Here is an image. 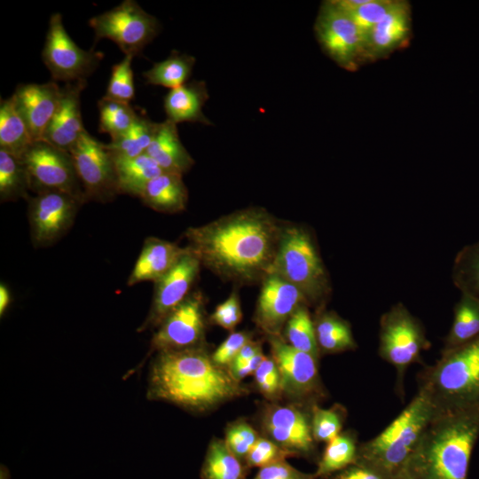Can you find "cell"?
Returning a JSON list of instances; mask_svg holds the SVG:
<instances>
[{"label":"cell","instance_id":"cell-1","mask_svg":"<svg viewBox=\"0 0 479 479\" xmlns=\"http://www.w3.org/2000/svg\"><path fill=\"white\" fill-rule=\"evenodd\" d=\"M282 227L267 210L246 208L188 228L186 247L224 280L255 284L271 272Z\"/></svg>","mask_w":479,"mask_h":479},{"label":"cell","instance_id":"cell-2","mask_svg":"<svg viewBox=\"0 0 479 479\" xmlns=\"http://www.w3.org/2000/svg\"><path fill=\"white\" fill-rule=\"evenodd\" d=\"M150 395L184 407L205 411L247 393L202 348L161 351L150 373Z\"/></svg>","mask_w":479,"mask_h":479},{"label":"cell","instance_id":"cell-3","mask_svg":"<svg viewBox=\"0 0 479 479\" xmlns=\"http://www.w3.org/2000/svg\"><path fill=\"white\" fill-rule=\"evenodd\" d=\"M479 437V406L437 408L405 472L412 479H467Z\"/></svg>","mask_w":479,"mask_h":479},{"label":"cell","instance_id":"cell-4","mask_svg":"<svg viewBox=\"0 0 479 479\" xmlns=\"http://www.w3.org/2000/svg\"><path fill=\"white\" fill-rule=\"evenodd\" d=\"M436 412L428 391L419 390L406 407L379 435L359 444L356 461L371 465L392 476L406 467Z\"/></svg>","mask_w":479,"mask_h":479},{"label":"cell","instance_id":"cell-5","mask_svg":"<svg viewBox=\"0 0 479 479\" xmlns=\"http://www.w3.org/2000/svg\"><path fill=\"white\" fill-rule=\"evenodd\" d=\"M298 288L309 306L322 310L331 283L311 232L299 224H283L271 270Z\"/></svg>","mask_w":479,"mask_h":479},{"label":"cell","instance_id":"cell-6","mask_svg":"<svg viewBox=\"0 0 479 479\" xmlns=\"http://www.w3.org/2000/svg\"><path fill=\"white\" fill-rule=\"evenodd\" d=\"M420 387L436 407L479 406V335L449 350H442L437 362L424 370Z\"/></svg>","mask_w":479,"mask_h":479},{"label":"cell","instance_id":"cell-7","mask_svg":"<svg viewBox=\"0 0 479 479\" xmlns=\"http://www.w3.org/2000/svg\"><path fill=\"white\" fill-rule=\"evenodd\" d=\"M428 347L422 324L403 303L394 304L381 316L378 352L396 369V384L401 395L407 368L420 362L421 352Z\"/></svg>","mask_w":479,"mask_h":479},{"label":"cell","instance_id":"cell-8","mask_svg":"<svg viewBox=\"0 0 479 479\" xmlns=\"http://www.w3.org/2000/svg\"><path fill=\"white\" fill-rule=\"evenodd\" d=\"M95 33V42L109 39L125 55H141L144 48L160 33L156 17L147 13L134 0H124L119 5L89 20Z\"/></svg>","mask_w":479,"mask_h":479},{"label":"cell","instance_id":"cell-9","mask_svg":"<svg viewBox=\"0 0 479 479\" xmlns=\"http://www.w3.org/2000/svg\"><path fill=\"white\" fill-rule=\"evenodd\" d=\"M314 31L323 51L340 67L353 72L365 63L363 35L350 16L330 0L321 4Z\"/></svg>","mask_w":479,"mask_h":479},{"label":"cell","instance_id":"cell-10","mask_svg":"<svg viewBox=\"0 0 479 479\" xmlns=\"http://www.w3.org/2000/svg\"><path fill=\"white\" fill-rule=\"evenodd\" d=\"M104 54L80 48L67 33L62 15L53 13L42 51V59L54 81L67 82L87 80L98 67Z\"/></svg>","mask_w":479,"mask_h":479},{"label":"cell","instance_id":"cell-11","mask_svg":"<svg viewBox=\"0 0 479 479\" xmlns=\"http://www.w3.org/2000/svg\"><path fill=\"white\" fill-rule=\"evenodd\" d=\"M21 161L35 193L59 191L84 200L70 153L39 140L32 143Z\"/></svg>","mask_w":479,"mask_h":479},{"label":"cell","instance_id":"cell-12","mask_svg":"<svg viewBox=\"0 0 479 479\" xmlns=\"http://www.w3.org/2000/svg\"><path fill=\"white\" fill-rule=\"evenodd\" d=\"M86 201H111L120 194L113 156L87 130L70 150Z\"/></svg>","mask_w":479,"mask_h":479},{"label":"cell","instance_id":"cell-13","mask_svg":"<svg viewBox=\"0 0 479 479\" xmlns=\"http://www.w3.org/2000/svg\"><path fill=\"white\" fill-rule=\"evenodd\" d=\"M27 216L31 241L36 247L53 245L72 227L84 200L59 191L29 196Z\"/></svg>","mask_w":479,"mask_h":479},{"label":"cell","instance_id":"cell-14","mask_svg":"<svg viewBox=\"0 0 479 479\" xmlns=\"http://www.w3.org/2000/svg\"><path fill=\"white\" fill-rule=\"evenodd\" d=\"M271 357L280 375L282 394L292 400L310 404L324 396L318 361L296 349L281 336H269Z\"/></svg>","mask_w":479,"mask_h":479},{"label":"cell","instance_id":"cell-15","mask_svg":"<svg viewBox=\"0 0 479 479\" xmlns=\"http://www.w3.org/2000/svg\"><path fill=\"white\" fill-rule=\"evenodd\" d=\"M205 331L204 302L193 292L160 325L152 339V349L179 350L199 347Z\"/></svg>","mask_w":479,"mask_h":479},{"label":"cell","instance_id":"cell-16","mask_svg":"<svg viewBox=\"0 0 479 479\" xmlns=\"http://www.w3.org/2000/svg\"><path fill=\"white\" fill-rule=\"evenodd\" d=\"M199 258L186 247L175 265L154 282V292L149 314L142 329L156 327L190 294L200 272Z\"/></svg>","mask_w":479,"mask_h":479},{"label":"cell","instance_id":"cell-17","mask_svg":"<svg viewBox=\"0 0 479 479\" xmlns=\"http://www.w3.org/2000/svg\"><path fill=\"white\" fill-rule=\"evenodd\" d=\"M307 302L294 285L271 273L262 281L254 321L267 337L280 333L294 312ZM309 306V305H308Z\"/></svg>","mask_w":479,"mask_h":479},{"label":"cell","instance_id":"cell-18","mask_svg":"<svg viewBox=\"0 0 479 479\" xmlns=\"http://www.w3.org/2000/svg\"><path fill=\"white\" fill-rule=\"evenodd\" d=\"M310 411L295 405H271L263 415V427L271 440L292 454H310L316 443Z\"/></svg>","mask_w":479,"mask_h":479},{"label":"cell","instance_id":"cell-19","mask_svg":"<svg viewBox=\"0 0 479 479\" xmlns=\"http://www.w3.org/2000/svg\"><path fill=\"white\" fill-rule=\"evenodd\" d=\"M12 97L33 140H42L59 106L61 88L55 81L21 83L16 87Z\"/></svg>","mask_w":479,"mask_h":479},{"label":"cell","instance_id":"cell-20","mask_svg":"<svg viewBox=\"0 0 479 479\" xmlns=\"http://www.w3.org/2000/svg\"><path fill=\"white\" fill-rule=\"evenodd\" d=\"M86 85L87 80H80L67 82L61 88L59 106L42 140L70 152L86 131L81 113V93Z\"/></svg>","mask_w":479,"mask_h":479},{"label":"cell","instance_id":"cell-21","mask_svg":"<svg viewBox=\"0 0 479 479\" xmlns=\"http://www.w3.org/2000/svg\"><path fill=\"white\" fill-rule=\"evenodd\" d=\"M412 34L411 5L395 0L387 14L373 28L365 40L364 62L388 57L408 44Z\"/></svg>","mask_w":479,"mask_h":479},{"label":"cell","instance_id":"cell-22","mask_svg":"<svg viewBox=\"0 0 479 479\" xmlns=\"http://www.w3.org/2000/svg\"><path fill=\"white\" fill-rule=\"evenodd\" d=\"M186 247L156 237L146 238L130 274L127 284L156 282L165 275L185 252Z\"/></svg>","mask_w":479,"mask_h":479},{"label":"cell","instance_id":"cell-23","mask_svg":"<svg viewBox=\"0 0 479 479\" xmlns=\"http://www.w3.org/2000/svg\"><path fill=\"white\" fill-rule=\"evenodd\" d=\"M145 153L164 172L184 175L194 164V160L182 144L177 124L166 119L157 123L155 132Z\"/></svg>","mask_w":479,"mask_h":479},{"label":"cell","instance_id":"cell-24","mask_svg":"<svg viewBox=\"0 0 479 479\" xmlns=\"http://www.w3.org/2000/svg\"><path fill=\"white\" fill-rule=\"evenodd\" d=\"M209 95L204 81H192L169 90L164 98V110L167 119L179 122H199L212 125L203 114V106Z\"/></svg>","mask_w":479,"mask_h":479},{"label":"cell","instance_id":"cell-25","mask_svg":"<svg viewBox=\"0 0 479 479\" xmlns=\"http://www.w3.org/2000/svg\"><path fill=\"white\" fill-rule=\"evenodd\" d=\"M139 198L155 211L174 214L185 210L188 190L182 175L162 172L146 184Z\"/></svg>","mask_w":479,"mask_h":479},{"label":"cell","instance_id":"cell-26","mask_svg":"<svg viewBox=\"0 0 479 479\" xmlns=\"http://www.w3.org/2000/svg\"><path fill=\"white\" fill-rule=\"evenodd\" d=\"M314 321L320 354H334L357 349L350 324L334 311L317 310Z\"/></svg>","mask_w":479,"mask_h":479},{"label":"cell","instance_id":"cell-27","mask_svg":"<svg viewBox=\"0 0 479 479\" xmlns=\"http://www.w3.org/2000/svg\"><path fill=\"white\" fill-rule=\"evenodd\" d=\"M113 159L120 194L139 198L146 184L164 172L146 153L132 158L113 156Z\"/></svg>","mask_w":479,"mask_h":479},{"label":"cell","instance_id":"cell-28","mask_svg":"<svg viewBox=\"0 0 479 479\" xmlns=\"http://www.w3.org/2000/svg\"><path fill=\"white\" fill-rule=\"evenodd\" d=\"M33 142L28 128L17 110L12 97L1 98L0 149L21 160Z\"/></svg>","mask_w":479,"mask_h":479},{"label":"cell","instance_id":"cell-29","mask_svg":"<svg viewBox=\"0 0 479 479\" xmlns=\"http://www.w3.org/2000/svg\"><path fill=\"white\" fill-rule=\"evenodd\" d=\"M195 62L193 56L173 50L167 59L153 63L143 76L147 84L172 90L187 82Z\"/></svg>","mask_w":479,"mask_h":479},{"label":"cell","instance_id":"cell-30","mask_svg":"<svg viewBox=\"0 0 479 479\" xmlns=\"http://www.w3.org/2000/svg\"><path fill=\"white\" fill-rule=\"evenodd\" d=\"M479 335V301L461 294L454 307L453 320L442 350L465 344Z\"/></svg>","mask_w":479,"mask_h":479},{"label":"cell","instance_id":"cell-31","mask_svg":"<svg viewBox=\"0 0 479 479\" xmlns=\"http://www.w3.org/2000/svg\"><path fill=\"white\" fill-rule=\"evenodd\" d=\"M358 444L357 435L352 430L343 431L326 443L318 462L316 477L326 476L342 471L356 462Z\"/></svg>","mask_w":479,"mask_h":479},{"label":"cell","instance_id":"cell-32","mask_svg":"<svg viewBox=\"0 0 479 479\" xmlns=\"http://www.w3.org/2000/svg\"><path fill=\"white\" fill-rule=\"evenodd\" d=\"M157 122L138 114L131 127L117 139L104 144L114 157L132 158L145 153L153 137Z\"/></svg>","mask_w":479,"mask_h":479},{"label":"cell","instance_id":"cell-33","mask_svg":"<svg viewBox=\"0 0 479 479\" xmlns=\"http://www.w3.org/2000/svg\"><path fill=\"white\" fill-rule=\"evenodd\" d=\"M202 479H246L240 459L226 445L224 440L210 443L201 469Z\"/></svg>","mask_w":479,"mask_h":479},{"label":"cell","instance_id":"cell-34","mask_svg":"<svg viewBox=\"0 0 479 479\" xmlns=\"http://www.w3.org/2000/svg\"><path fill=\"white\" fill-rule=\"evenodd\" d=\"M29 191V178L22 161L0 149L1 202L27 200Z\"/></svg>","mask_w":479,"mask_h":479},{"label":"cell","instance_id":"cell-35","mask_svg":"<svg viewBox=\"0 0 479 479\" xmlns=\"http://www.w3.org/2000/svg\"><path fill=\"white\" fill-rule=\"evenodd\" d=\"M452 281L461 294L479 301V241L462 247L452 265Z\"/></svg>","mask_w":479,"mask_h":479},{"label":"cell","instance_id":"cell-36","mask_svg":"<svg viewBox=\"0 0 479 479\" xmlns=\"http://www.w3.org/2000/svg\"><path fill=\"white\" fill-rule=\"evenodd\" d=\"M100 133H107L112 141L124 134L133 124L138 114L130 103L103 96L98 102Z\"/></svg>","mask_w":479,"mask_h":479},{"label":"cell","instance_id":"cell-37","mask_svg":"<svg viewBox=\"0 0 479 479\" xmlns=\"http://www.w3.org/2000/svg\"><path fill=\"white\" fill-rule=\"evenodd\" d=\"M286 341L296 349L319 358L314 321L309 311V306H300L287 322L285 327Z\"/></svg>","mask_w":479,"mask_h":479},{"label":"cell","instance_id":"cell-38","mask_svg":"<svg viewBox=\"0 0 479 479\" xmlns=\"http://www.w3.org/2000/svg\"><path fill=\"white\" fill-rule=\"evenodd\" d=\"M310 415L315 441L328 443L342 433L346 410L341 405L326 409L314 404L311 406Z\"/></svg>","mask_w":479,"mask_h":479},{"label":"cell","instance_id":"cell-39","mask_svg":"<svg viewBox=\"0 0 479 479\" xmlns=\"http://www.w3.org/2000/svg\"><path fill=\"white\" fill-rule=\"evenodd\" d=\"M133 56L125 55L123 59L112 67L111 76L105 97L130 103L135 96L131 63Z\"/></svg>","mask_w":479,"mask_h":479},{"label":"cell","instance_id":"cell-40","mask_svg":"<svg viewBox=\"0 0 479 479\" xmlns=\"http://www.w3.org/2000/svg\"><path fill=\"white\" fill-rule=\"evenodd\" d=\"M395 0H369L356 10L347 12L365 40L373 28L387 14Z\"/></svg>","mask_w":479,"mask_h":479},{"label":"cell","instance_id":"cell-41","mask_svg":"<svg viewBox=\"0 0 479 479\" xmlns=\"http://www.w3.org/2000/svg\"><path fill=\"white\" fill-rule=\"evenodd\" d=\"M258 437L253 427L247 422L238 421L227 428L224 442L232 452L240 459L246 458Z\"/></svg>","mask_w":479,"mask_h":479},{"label":"cell","instance_id":"cell-42","mask_svg":"<svg viewBox=\"0 0 479 479\" xmlns=\"http://www.w3.org/2000/svg\"><path fill=\"white\" fill-rule=\"evenodd\" d=\"M261 394L269 400H277L281 395L280 375L272 357H266L254 373Z\"/></svg>","mask_w":479,"mask_h":479},{"label":"cell","instance_id":"cell-43","mask_svg":"<svg viewBox=\"0 0 479 479\" xmlns=\"http://www.w3.org/2000/svg\"><path fill=\"white\" fill-rule=\"evenodd\" d=\"M289 455L293 454L270 438L259 436L245 459L248 467H263L271 463L286 459Z\"/></svg>","mask_w":479,"mask_h":479},{"label":"cell","instance_id":"cell-44","mask_svg":"<svg viewBox=\"0 0 479 479\" xmlns=\"http://www.w3.org/2000/svg\"><path fill=\"white\" fill-rule=\"evenodd\" d=\"M211 321L223 327L224 329L232 331L242 319V310L240 297L236 292L218 304L212 315Z\"/></svg>","mask_w":479,"mask_h":479},{"label":"cell","instance_id":"cell-45","mask_svg":"<svg viewBox=\"0 0 479 479\" xmlns=\"http://www.w3.org/2000/svg\"><path fill=\"white\" fill-rule=\"evenodd\" d=\"M251 341L247 332H233L217 347L211 355L212 360L219 366H229L240 350Z\"/></svg>","mask_w":479,"mask_h":479},{"label":"cell","instance_id":"cell-46","mask_svg":"<svg viewBox=\"0 0 479 479\" xmlns=\"http://www.w3.org/2000/svg\"><path fill=\"white\" fill-rule=\"evenodd\" d=\"M314 474L303 473L290 464L286 459H281L267 466L260 467L253 479H316Z\"/></svg>","mask_w":479,"mask_h":479},{"label":"cell","instance_id":"cell-47","mask_svg":"<svg viewBox=\"0 0 479 479\" xmlns=\"http://www.w3.org/2000/svg\"><path fill=\"white\" fill-rule=\"evenodd\" d=\"M397 477L371 465L356 461L342 470L335 479H397Z\"/></svg>","mask_w":479,"mask_h":479},{"label":"cell","instance_id":"cell-48","mask_svg":"<svg viewBox=\"0 0 479 479\" xmlns=\"http://www.w3.org/2000/svg\"><path fill=\"white\" fill-rule=\"evenodd\" d=\"M265 356L263 354V351L255 355L251 359L247 360L246 363L234 366L229 367L228 370L231 374L237 380L240 381L245 377L254 374L260 364L264 359Z\"/></svg>","mask_w":479,"mask_h":479},{"label":"cell","instance_id":"cell-49","mask_svg":"<svg viewBox=\"0 0 479 479\" xmlns=\"http://www.w3.org/2000/svg\"><path fill=\"white\" fill-rule=\"evenodd\" d=\"M260 352H262L261 344L251 340L243 346L228 368L240 365Z\"/></svg>","mask_w":479,"mask_h":479},{"label":"cell","instance_id":"cell-50","mask_svg":"<svg viewBox=\"0 0 479 479\" xmlns=\"http://www.w3.org/2000/svg\"><path fill=\"white\" fill-rule=\"evenodd\" d=\"M11 302V293L8 287L1 283L0 284V316L2 317L6 311Z\"/></svg>","mask_w":479,"mask_h":479},{"label":"cell","instance_id":"cell-51","mask_svg":"<svg viewBox=\"0 0 479 479\" xmlns=\"http://www.w3.org/2000/svg\"><path fill=\"white\" fill-rule=\"evenodd\" d=\"M0 479H10L9 472L4 467H1Z\"/></svg>","mask_w":479,"mask_h":479},{"label":"cell","instance_id":"cell-52","mask_svg":"<svg viewBox=\"0 0 479 479\" xmlns=\"http://www.w3.org/2000/svg\"><path fill=\"white\" fill-rule=\"evenodd\" d=\"M397 479H412L405 472H402L397 477Z\"/></svg>","mask_w":479,"mask_h":479}]
</instances>
